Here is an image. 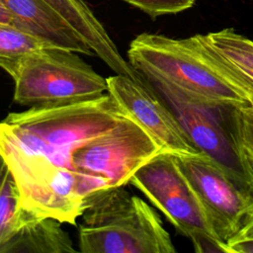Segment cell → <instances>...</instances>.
<instances>
[{"instance_id": "6", "label": "cell", "mask_w": 253, "mask_h": 253, "mask_svg": "<svg viewBox=\"0 0 253 253\" xmlns=\"http://www.w3.org/2000/svg\"><path fill=\"white\" fill-rule=\"evenodd\" d=\"M128 184L143 193L179 233L191 239L196 252L230 253L227 244L214 234L174 153L158 152L135 171Z\"/></svg>"}, {"instance_id": "13", "label": "cell", "mask_w": 253, "mask_h": 253, "mask_svg": "<svg viewBox=\"0 0 253 253\" xmlns=\"http://www.w3.org/2000/svg\"><path fill=\"white\" fill-rule=\"evenodd\" d=\"M37 217L23 208L19 188L8 169L0 185V248L26 222Z\"/></svg>"}, {"instance_id": "16", "label": "cell", "mask_w": 253, "mask_h": 253, "mask_svg": "<svg viewBox=\"0 0 253 253\" xmlns=\"http://www.w3.org/2000/svg\"><path fill=\"white\" fill-rule=\"evenodd\" d=\"M231 116L236 136L253 166V108L233 107Z\"/></svg>"}, {"instance_id": "7", "label": "cell", "mask_w": 253, "mask_h": 253, "mask_svg": "<svg viewBox=\"0 0 253 253\" xmlns=\"http://www.w3.org/2000/svg\"><path fill=\"white\" fill-rule=\"evenodd\" d=\"M160 151L155 140L126 117L74 151L72 165L82 198L104 188L126 186L135 171Z\"/></svg>"}, {"instance_id": "12", "label": "cell", "mask_w": 253, "mask_h": 253, "mask_svg": "<svg viewBox=\"0 0 253 253\" xmlns=\"http://www.w3.org/2000/svg\"><path fill=\"white\" fill-rule=\"evenodd\" d=\"M61 223L51 216L34 218L0 248V253H74L73 242Z\"/></svg>"}, {"instance_id": "9", "label": "cell", "mask_w": 253, "mask_h": 253, "mask_svg": "<svg viewBox=\"0 0 253 253\" xmlns=\"http://www.w3.org/2000/svg\"><path fill=\"white\" fill-rule=\"evenodd\" d=\"M107 84L108 93L124 114L140 126L155 140L161 151L187 154L201 152L144 77L142 81H135L115 74L107 78Z\"/></svg>"}, {"instance_id": "11", "label": "cell", "mask_w": 253, "mask_h": 253, "mask_svg": "<svg viewBox=\"0 0 253 253\" xmlns=\"http://www.w3.org/2000/svg\"><path fill=\"white\" fill-rule=\"evenodd\" d=\"M56 11L116 74L142 81V75L120 53L107 30L84 0H43Z\"/></svg>"}, {"instance_id": "5", "label": "cell", "mask_w": 253, "mask_h": 253, "mask_svg": "<svg viewBox=\"0 0 253 253\" xmlns=\"http://www.w3.org/2000/svg\"><path fill=\"white\" fill-rule=\"evenodd\" d=\"M14 81V101L29 108L69 106L108 93L107 78L77 52L56 46H45L27 55Z\"/></svg>"}, {"instance_id": "1", "label": "cell", "mask_w": 253, "mask_h": 253, "mask_svg": "<svg viewBox=\"0 0 253 253\" xmlns=\"http://www.w3.org/2000/svg\"><path fill=\"white\" fill-rule=\"evenodd\" d=\"M126 116L113 97L11 113L0 122V152L24 209L76 224L84 199L72 165L74 151L108 132Z\"/></svg>"}, {"instance_id": "19", "label": "cell", "mask_w": 253, "mask_h": 253, "mask_svg": "<svg viewBox=\"0 0 253 253\" xmlns=\"http://www.w3.org/2000/svg\"><path fill=\"white\" fill-rule=\"evenodd\" d=\"M230 253H253V240H241L227 243Z\"/></svg>"}, {"instance_id": "8", "label": "cell", "mask_w": 253, "mask_h": 253, "mask_svg": "<svg viewBox=\"0 0 253 253\" xmlns=\"http://www.w3.org/2000/svg\"><path fill=\"white\" fill-rule=\"evenodd\" d=\"M216 237L226 243L240 229L253 198L242 192L207 154L174 153Z\"/></svg>"}, {"instance_id": "3", "label": "cell", "mask_w": 253, "mask_h": 253, "mask_svg": "<svg viewBox=\"0 0 253 253\" xmlns=\"http://www.w3.org/2000/svg\"><path fill=\"white\" fill-rule=\"evenodd\" d=\"M127 58L138 72L162 78L204 100L249 107L244 96L208 60L199 34L184 39L139 34L129 43Z\"/></svg>"}, {"instance_id": "15", "label": "cell", "mask_w": 253, "mask_h": 253, "mask_svg": "<svg viewBox=\"0 0 253 253\" xmlns=\"http://www.w3.org/2000/svg\"><path fill=\"white\" fill-rule=\"evenodd\" d=\"M211 45L253 81V41L232 28L205 35Z\"/></svg>"}, {"instance_id": "2", "label": "cell", "mask_w": 253, "mask_h": 253, "mask_svg": "<svg viewBox=\"0 0 253 253\" xmlns=\"http://www.w3.org/2000/svg\"><path fill=\"white\" fill-rule=\"evenodd\" d=\"M125 186L95 191L84 199L79 222L83 253H174L158 213Z\"/></svg>"}, {"instance_id": "21", "label": "cell", "mask_w": 253, "mask_h": 253, "mask_svg": "<svg viewBox=\"0 0 253 253\" xmlns=\"http://www.w3.org/2000/svg\"><path fill=\"white\" fill-rule=\"evenodd\" d=\"M8 165H7V163H6V161H5V159H4V157L2 156V154H1V152H0V185H1V183H2V180H3V178H4V176H5V174H6V172L8 171Z\"/></svg>"}, {"instance_id": "20", "label": "cell", "mask_w": 253, "mask_h": 253, "mask_svg": "<svg viewBox=\"0 0 253 253\" xmlns=\"http://www.w3.org/2000/svg\"><path fill=\"white\" fill-rule=\"evenodd\" d=\"M0 23L12 25V17L1 0H0Z\"/></svg>"}, {"instance_id": "17", "label": "cell", "mask_w": 253, "mask_h": 253, "mask_svg": "<svg viewBox=\"0 0 253 253\" xmlns=\"http://www.w3.org/2000/svg\"><path fill=\"white\" fill-rule=\"evenodd\" d=\"M138 8L150 18L155 19L163 15L178 14L192 8L195 0H123Z\"/></svg>"}, {"instance_id": "4", "label": "cell", "mask_w": 253, "mask_h": 253, "mask_svg": "<svg viewBox=\"0 0 253 253\" xmlns=\"http://www.w3.org/2000/svg\"><path fill=\"white\" fill-rule=\"evenodd\" d=\"M141 75L169 107L196 148L211 158L242 192L253 198V166L233 128L234 106L204 100L154 75Z\"/></svg>"}, {"instance_id": "18", "label": "cell", "mask_w": 253, "mask_h": 253, "mask_svg": "<svg viewBox=\"0 0 253 253\" xmlns=\"http://www.w3.org/2000/svg\"><path fill=\"white\" fill-rule=\"evenodd\" d=\"M241 240H253V202L246 211L240 229L227 243Z\"/></svg>"}, {"instance_id": "14", "label": "cell", "mask_w": 253, "mask_h": 253, "mask_svg": "<svg viewBox=\"0 0 253 253\" xmlns=\"http://www.w3.org/2000/svg\"><path fill=\"white\" fill-rule=\"evenodd\" d=\"M45 46L50 45L12 25L0 23V67L13 79L25 57Z\"/></svg>"}, {"instance_id": "10", "label": "cell", "mask_w": 253, "mask_h": 253, "mask_svg": "<svg viewBox=\"0 0 253 253\" xmlns=\"http://www.w3.org/2000/svg\"><path fill=\"white\" fill-rule=\"evenodd\" d=\"M12 17V26L50 46L95 55L70 25L43 0H1Z\"/></svg>"}]
</instances>
